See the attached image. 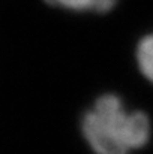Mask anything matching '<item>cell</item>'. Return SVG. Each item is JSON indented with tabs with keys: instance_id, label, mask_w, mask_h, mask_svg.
I'll use <instances>...</instances> for the list:
<instances>
[{
	"instance_id": "obj_1",
	"label": "cell",
	"mask_w": 153,
	"mask_h": 154,
	"mask_svg": "<svg viewBox=\"0 0 153 154\" xmlns=\"http://www.w3.org/2000/svg\"><path fill=\"white\" fill-rule=\"evenodd\" d=\"M81 132L95 154H131L147 144L150 121L128 111L119 96L104 94L83 115Z\"/></svg>"
},
{
	"instance_id": "obj_2",
	"label": "cell",
	"mask_w": 153,
	"mask_h": 154,
	"mask_svg": "<svg viewBox=\"0 0 153 154\" xmlns=\"http://www.w3.org/2000/svg\"><path fill=\"white\" fill-rule=\"evenodd\" d=\"M53 6L63 8L75 12H108L117 0H45Z\"/></svg>"
},
{
	"instance_id": "obj_3",
	"label": "cell",
	"mask_w": 153,
	"mask_h": 154,
	"mask_svg": "<svg viewBox=\"0 0 153 154\" xmlns=\"http://www.w3.org/2000/svg\"><path fill=\"white\" fill-rule=\"evenodd\" d=\"M137 61L141 73L153 82V35L146 36L138 44Z\"/></svg>"
}]
</instances>
